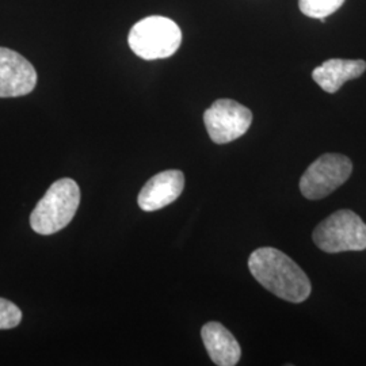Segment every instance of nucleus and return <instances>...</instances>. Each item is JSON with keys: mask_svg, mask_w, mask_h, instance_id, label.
I'll return each mask as SVG.
<instances>
[{"mask_svg": "<svg viewBox=\"0 0 366 366\" xmlns=\"http://www.w3.org/2000/svg\"><path fill=\"white\" fill-rule=\"evenodd\" d=\"M249 269L262 287L274 296L302 302L311 295V281L300 266L280 249L262 247L251 252Z\"/></svg>", "mask_w": 366, "mask_h": 366, "instance_id": "1", "label": "nucleus"}, {"mask_svg": "<svg viewBox=\"0 0 366 366\" xmlns=\"http://www.w3.org/2000/svg\"><path fill=\"white\" fill-rule=\"evenodd\" d=\"M80 189L71 178L53 183L30 214V225L39 235H53L66 228L76 214Z\"/></svg>", "mask_w": 366, "mask_h": 366, "instance_id": "2", "label": "nucleus"}, {"mask_svg": "<svg viewBox=\"0 0 366 366\" xmlns=\"http://www.w3.org/2000/svg\"><path fill=\"white\" fill-rule=\"evenodd\" d=\"M128 42L132 51L144 60L167 59L178 51L182 33L166 16H148L132 27Z\"/></svg>", "mask_w": 366, "mask_h": 366, "instance_id": "3", "label": "nucleus"}, {"mask_svg": "<svg viewBox=\"0 0 366 366\" xmlns=\"http://www.w3.org/2000/svg\"><path fill=\"white\" fill-rule=\"evenodd\" d=\"M315 244L328 254L366 249V224L352 210L328 216L315 228Z\"/></svg>", "mask_w": 366, "mask_h": 366, "instance_id": "4", "label": "nucleus"}, {"mask_svg": "<svg viewBox=\"0 0 366 366\" xmlns=\"http://www.w3.org/2000/svg\"><path fill=\"white\" fill-rule=\"evenodd\" d=\"M353 172L352 160L340 154H325L305 170L300 192L308 199H322L335 192Z\"/></svg>", "mask_w": 366, "mask_h": 366, "instance_id": "5", "label": "nucleus"}, {"mask_svg": "<svg viewBox=\"0 0 366 366\" xmlns=\"http://www.w3.org/2000/svg\"><path fill=\"white\" fill-rule=\"evenodd\" d=\"M204 122L213 143L227 144L249 131L252 113L234 99H217L204 113Z\"/></svg>", "mask_w": 366, "mask_h": 366, "instance_id": "6", "label": "nucleus"}, {"mask_svg": "<svg viewBox=\"0 0 366 366\" xmlns=\"http://www.w3.org/2000/svg\"><path fill=\"white\" fill-rule=\"evenodd\" d=\"M37 72L26 59L7 48H0V98L24 97L34 90Z\"/></svg>", "mask_w": 366, "mask_h": 366, "instance_id": "7", "label": "nucleus"}, {"mask_svg": "<svg viewBox=\"0 0 366 366\" xmlns=\"http://www.w3.org/2000/svg\"><path fill=\"white\" fill-rule=\"evenodd\" d=\"M184 175L182 171L167 170L159 172L145 183L137 202L144 212H155L170 205L182 194Z\"/></svg>", "mask_w": 366, "mask_h": 366, "instance_id": "8", "label": "nucleus"}, {"mask_svg": "<svg viewBox=\"0 0 366 366\" xmlns=\"http://www.w3.org/2000/svg\"><path fill=\"white\" fill-rule=\"evenodd\" d=\"M201 338L212 361L219 366H234L240 361L242 349L235 337L219 322H209L201 330Z\"/></svg>", "mask_w": 366, "mask_h": 366, "instance_id": "9", "label": "nucleus"}, {"mask_svg": "<svg viewBox=\"0 0 366 366\" xmlns=\"http://www.w3.org/2000/svg\"><path fill=\"white\" fill-rule=\"evenodd\" d=\"M366 71L364 60L330 59L312 72L315 81L328 94L340 92V87L353 79L360 78Z\"/></svg>", "mask_w": 366, "mask_h": 366, "instance_id": "10", "label": "nucleus"}, {"mask_svg": "<svg viewBox=\"0 0 366 366\" xmlns=\"http://www.w3.org/2000/svg\"><path fill=\"white\" fill-rule=\"evenodd\" d=\"M345 0H299L301 13L325 22L328 15L338 11Z\"/></svg>", "mask_w": 366, "mask_h": 366, "instance_id": "11", "label": "nucleus"}, {"mask_svg": "<svg viewBox=\"0 0 366 366\" xmlns=\"http://www.w3.org/2000/svg\"><path fill=\"white\" fill-rule=\"evenodd\" d=\"M22 322V311L10 300L0 297V330H11Z\"/></svg>", "mask_w": 366, "mask_h": 366, "instance_id": "12", "label": "nucleus"}]
</instances>
